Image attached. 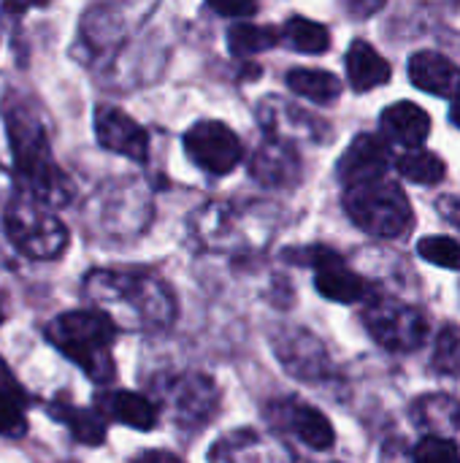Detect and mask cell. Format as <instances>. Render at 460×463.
<instances>
[{"mask_svg": "<svg viewBox=\"0 0 460 463\" xmlns=\"http://www.w3.org/2000/svg\"><path fill=\"white\" fill-rule=\"evenodd\" d=\"M266 418L274 423V429L287 431L296 437L304 448L314 453H328L336 445V431L331 420L312 404L301 399H277L266 407Z\"/></svg>", "mask_w": 460, "mask_h": 463, "instance_id": "cell-14", "label": "cell"}, {"mask_svg": "<svg viewBox=\"0 0 460 463\" xmlns=\"http://www.w3.org/2000/svg\"><path fill=\"white\" fill-rule=\"evenodd\" d=\"M390 165H393L390 146L374 133H361L350 141V146L339 157L336 176L344 187H352V184H361L369 179L388 176Z\"/></svg>", "mask_w": 460, "mask_h": 463, "instance_id": "cell-17", "label": "cell"}, {"mask_svg": "<svg viewBox=\"0 0 460 463\" xmlns=\"http://www.w3.org/2000/svg\"><path fill=\"white\" fill-rule=\"evenodd\" d=\"M301 171L304 165H301L298 146L277 138H266L249 157V176L268 190H285L298 184Z\"/></svg>", "mask_w": 460, "mask_h": 463, "instance_id": "cell-18", "label": "cell"}, {"mask_svg": "<svg viewBox=\"0 0 460 463\" xmlns=\"http://www.w3.org/2000/svg\"><path fill=\"white\" fill-rule=\"evenodd\" d=\"M27 434V412H24V393L22 388L8 377V372L0 374V437L19 439Z\"/></svg>", "mask_w": 460, "mask_h": 463, "instance_id": "cell-28", "label": "cell"}, {"mask_svg": "<svg viewBox=\"0 0 460 463\" xmlns=\"http://www.w3.org/2000/svg\"><path fill=\"white\" fill-rule=\"evenodd\" d=\"M361 320L369 331V336L388 353L404 355L418 353L428 339V317L418 304L401 301L396 296L371 293L363 304Z\"/></svg>", "mask_w": 460, "mask_h": 463, "instance_id": "cell-5", "label": "cell"}, {"mask_svg": "<svg viewBox=\"0 0 460 463\" xmlns=\"http://www.w3.org/2000/svg\"><path fill=\"white\" fill-rule=\"evenodd\" d=\"M412 423L423 431V437L450 439L460 448V399L450 393H428L412 402L409 407Z\"/></svg>", "mask_w": 460, "mask_h": 463, "instance_id": "cell-21", "label": "cell"}, {"mask_svg": "<svg viewBox=\"0 0 460 463\" xmlns=\"http://www.w3.org/2000/svg\"><path fill=\"white\" fill-rule=\"evenodd\" d=\"M450 119H453V125L460 130V98L458 100H453V109H450Z\"/></svg>", "mask_w": 460, "mask_h": 463, "instance_id": "cell-36", "label": "cell"}, {"mask_svg": "<svg viewBox=\"0 0 460 463\" xmlns=\"http://www.w3.org/2000/svg\"><path fill=\"white\" fill-rule=\"evenodd\" d=\"M258 122L263 125L268 138L285 141V144H328L333 138L331 125L320 119L317 114L301 109L298 103L268 95L258 103Z\"/></svg>", "mask_w": 460, "mask_h": 463, "instance_id": "cell-10", "label": "cell"}, {"mask_svg": "<svg viewBox=\"0 0 460 463\" xmlns=\"http://www.w3.org/2000/svg\"><path fill=\"white\" fill-rule=\"evenodd\" d=\"M279 43V30L252 24V22H233L228 27V49L236 57H252L268 52Z\"/></svg>", "mask_w": 460, "mask_h": 463, "instance_id": "cell-29", "label": "cell"}, {"mask_svg": "<svg viewBox=\"0 0 460 463\" xmlns=\"http://www.w3.org/2000/svg\"><path fill=\"white\" fill-rule=\"evenodd\" d=\"M393 168L412 184L420 187H434L439 182H445L447 176V165L437 152L428 149H412V152H399V157H393Z\"/></svg>", "mask_w": 460, "mask_h": 463, "instance_id": "cell-27", "label": "cell"}, {"mask_svg": "<svg viewBox=\"0 0 460 463\" xmlns=\"http://www.w3.org/2000/svg\"><path fill=\"white\" fill-rule=\"evenodd\" d=\"M418 255L431 263V266H439V269H447V271H460V244L450 236H423L418 241Z\"/></svg>", "mask_w": 460, "mask_h": 463, "instance_id": "cell-31", "label": "cell"}, {"mask_svg": "<svg viewBox=\"0 0 460 463\" xmlns=\"http://www.w3.org/2000/svg\"><path fill=\"white\" fill-rule=\"evenodd\" d=\"M46 412L68 429V434L87 448H100L106 442V420L100 418L98 410H84L68 402H52Z\"/></svg>", "mask_w": 460, "mask_h": 463, "instance_id": "cell-24", "label": "cell"}, {"mask_svg": "<svg viewBox=\"0 0 460 463\" xmlns=\"http://www.w3.org/2000/svg\"><path fill=\"white\" fill-rule=\"evenodd\" d=\"M431 372L445 380H458L460 377V326L458 323H445L442 331L437 334L431 361Z\"/></svg>", "mask_w": 460, "mask_h": 463, "instance_id": "cell-30", "label": "cell"}, {"mask_svg": "<svg viewBox=\"0 0 460 463\" xmlns=\"http://www.w3.org/2000/svg\"><path fill=\"white\" fill-rule=\"evenodd\" d=\"M187 157L211 176H228L244 157L241 138L220 119H201L184 133Z\"/></svg>", "mask_w": 460, "mask_h": 463, "instance_id": "cell-12", "label": "cell"}, {"mask_svg": "<svg viewBox=\"0 0 460 463\" xmlns=\"http://www.w3.org/2000/svg\"><path fill=\"white\" fill-rule=\"evenodd\" d=\"M133 463H184L179 456L168 453V450H144L141 456H136Z\"/></svg>", "mask_w": 460, "mask_h": 463, "instance_id": "cell-35", "label": "cell"}, {"mask_svg": "<svg viewBox=\"0 0 460 463\" xmlns=\"http://www.w3.org/2000/svg\"><path fill=\"white\" fill-rule=\"evenodd\" d=\"M3 231L16 252L30 260H57L68 250V228L52 212L30 198H14L3 217Z\"/></svg>", "mask_w": 460, "mask_h": 463, "instance_id": "cell-6", "label": "cell"}, {"mask_svg": "<svg viewBox=\"0 0 460 463\" xmlns=\"http://www.w3.org/2000/svg\"><path fill=\"white\" fill-rule=\"evenodd\" d=\"M43 336L54 350L70 358L92 383L106 385L114 380L117 366H114L111 347L117 339V328L106 315L95 309L62 312L46 323Z\"/></svg>", "mask_w": 460, "mask_h": 463, "instance_id": "cell-3", "label": "cell"}, {"mask_svg": "<svg viewBox=\"0 0 460 463\" xmlns=\"http://www.w3.org/2000/svg\"><path fill=\"white\" fill-rule=\"evenodd\" d=\"M285 84L304 100L317 103V106H331L342 98V81L331 71L320 68H293L285 76Z\"/></svg>", "mask_w": 460, "mask_h": 463, "instance_id": "cell-25", "label": "cell"}, {"mask_svg": "<svg viewBox=\"0 0 460 463\" xmlns=\"http://www.w3.org/2000/svg\"><path fill=\"white\" fill-rule=\"evenodd\" d=\"M279 41L298 54H325L331 49V30L314 19L290 16L279 30Z\"/></svg>", "mask_w": 460, "mask_h": 463, "instance_id": "cell-26", "label": "cell"}, {"mask_svg": "<svg viewBox=\"0 0 460 463\" xmlns=\"http://www.w3.org/2000/svg\"><path fill=\"white\" fill-rule=\"evenodd\" d=\"M431 136V117L412 100H396L380 114V138L401 152L423 149Z\"/></svg>", "mask_w": 460, "mask_h": 463, "instance_id": "cell-19", "label": "cell"}, {"mask_svg": "<svg viewBox=\"0 0 460 463\" xmlns=\"http://www.w3.org/2000/svg\"><path fill=\"white\" fill-rule=\"evenodd\" d=\"M437 212L442 214L445 222H450L453 228L460 231V193H450V195H442L437 201Z\"/></svg>", "mask_w": 460, "mask_h": 463, "instance_id": "cell-33", "label": "cell"}, {"mask_svg": "<svg viewBox=\"0 0 460 463\" xmlns=\"http://www.w3.org/2000/svg\"><path fill=\"white\" fill-rule=\"evenodd\" d=\"M89 309L106 315L111 326L133 331H165L176 320V296L171 288L146 271L98 269L84 277Z\"/></svg>", "mask_w": 460, "mask_h": 463, "instance_id": "cell-1", "label": "cell"}, {"mask_svg": "<svg viewBox=\"0 0 460 463\" xmlns=\"http://www.w3.org/2000/svg\"><path fill=\"white\" fill-rule=\"evenodd\" d=\"M95 404L103 420H114L136 431H152L160 418V407L144 393L133 391H103L98 393Z\"/></svg>", "mask_w": 460, "mask_h": 463, "instance_id": "cell-22", "label": "cell"}, {"mask_svg": "<svg viewBox=\"0 0 460 463\" xmlns=\"http://www.w3.org/2000/svg\"><path fill=\"white\" fill-rule=\"evenodd\" d=\"M271 350L282 369L301 383H325L333 377V361L328 347L306 328H279L271 336Z\"/></svg>", "mask_w": 460, "mask_h": 463, "instance_id": "cell-11", "label": "cell"}, {"mask_svg": "<svg viewBox=\"0 0 460 463\" xmlns=\"http://www.w3.org/2000/svg\"><path fill=\"white\" fill-rule=\"evenodd\" d=\"M252 214H247V209H241L239 203H222L214 201L209 206H203L195 220V236L201 239L203 247L209 250H222V252H247L252 247H258V241L252 239Z\"/></svg>", "mask_w": 460, "mask_h": 463, "instance_id": "cell-13", "label": "cell"}, {"mask_svg": "<svg viewBox=\"0 0 460 463\" xmlns=\"http://www.w3.org/2000/svg\"><path fill=\"white\" fill-rule=\"evenodd\" d=\"M211 463H296L290 448L271 437L260 434L255 429L230 431L211 448Z\"/></svg>", "mask_w": 460, "mask_h": 463, "instance_id": "cell-16", "label": "cell"}, {"mask_svg": "<svg viewBox=\"0 0 460 463\" xmlns=\"http://www.w3.org/2000/svg\"><path fill=\"white\" fill-rule=\"evenodd\" d=\"M285 260L298 263V266H309L314 271V288L323 298L336 301V304H366L369 296L374 293V288L358 274L352 271L344 258L339 252H333L331 247L323 244H312V247H298V250H287Z\"/></svg>", "mask_w": 460, "mask_h": 463, "instance_id": "cell-8", "label": "cell"}, {"mask_svg": "<svg viewBox=\"0 0 460 463\" xmlns=\"http://www.w3.org/2000/svg\"><path fill=\"white\" fill-rule=\"evenodd\" d=\"M342 206L355 228L371 239H401L415 225V212L401 184L390 176L344 187Z\"/></svg>", "mask_w": 460, "mask_h": 463, "instance_id": "cell-4", "label": "cell"}, {"mask_svg": "<svg viewBox=\"0 0 460 463\" xmlns=\"http://www.w3.org/2000/svg\"><path fill=\"white\" fill-rule=\"evenodd\" d=\"M5 128L8 144L14 155L16 179L24 190V198L35 201L43 209H60L73 201V182L70 176L54 163L49 136L43 122L33 109L8 106L5 109Z\"/></svg>", "mask_w": 460, "mask_h": 463, "instance_id": "cell-2", "label": "cell"}, {"mask_svg": "<svg viewBox=\"0 0 460 463\" xmlns=\"http://www.w3.org/2000/svg\"><path fill=\"white\" fill-rule=\"evenodd\" d=\"M92 125H95V138L103 149L130 157L136 163L149 160L146 130L130 114H125L119 106H106V103L98 106L92 114Z\"/></svg>", "mask_w": 460, "mask_h": 463, "instance_id": "cell-15", "label": "cell"}, {"mask_svg": "<svg viewBox=\"0 0 460 463\" xmlns=\"http://www.w3.org/2000/svg\"><path fill=\"white\" fill-rule=\"evenodd\" d=\"M344 68H347V79L350 87L355 92H371L382 84L390 81L393 68L390 62L363 38H355L344 54Z\"/></svg>", "mask_w": 460, "mask_h": 463, "instance_id": "cell-23", "label": "cell"}, {"mask_svg": "<svg viewBox=\"0 0 460 463\" xmlns=\"http://www.w3.org/2000/svg\"><path fill=\"white\" fill-rule=\"evenodd\" d=\"M209 8L220 16H230V19H244V16H252L258 14V5L255 3H209Z\"/></svg>", "mask_w": 460, "mask_h": 463, "instance_id": "cell-34", "label": "cell"}, {"mask_svg": "<svg viewBox=\"0 0 460 463\" xmlns=\"http://www.w3.org/2000/svg\"><path fill=\"white\" fill-rule=\"evenodd\" d=\"M157 399L171 420L187 431L203 429L220 410V388L201 372H174L157 380Z\"/></svg>", "mask_w": 460, "mask_h": 463, "instance_id": "cell-7", "label": "cell"}, {"mask_svg": "<svg viewBox=\"0 0 460 463\" xmlns=\"http://www.w3.org/2000/svg\"><path fill=\"white\" fill-rule=\"evenodd\" d=\"M409 463H460V448L450 439H439V437H423L412 453Z\"/></svg>", "mask_w": 460, "mask_h": 463, "instance_id": "cell-32", "label": "cell"}, {"mask_svg": "<svg viewBox=\"0 0 460 463\" xmlns=\"http://www.w3.org/2000/svg\"><path fill=\"white\" fill-rule=\"evenodd\" d=\"M409 81L434 98L458 100L460 98V65H455L447 54L434 49H420L407 62Z\"/></svg>", "mask_w": 460, "mask_h": 463, "instance_id": "cell-20", "label": "cell"}, {"mask_svg": "<svg viewBox=\"0 0 460 463\" xmlns=\"http://www.w3.org/2000/svg\"><path fill=\"white\" fill-rule=\"evenodd\" d=\"M95 220L100 231L114 239L138 236L152 220L149 190L138 179L108 182L95 198Z\"/></svg>", "mask_w": 460, "mask_h": 463, "instance_id": "cell-9", "label": "cell"}]
</instances>
